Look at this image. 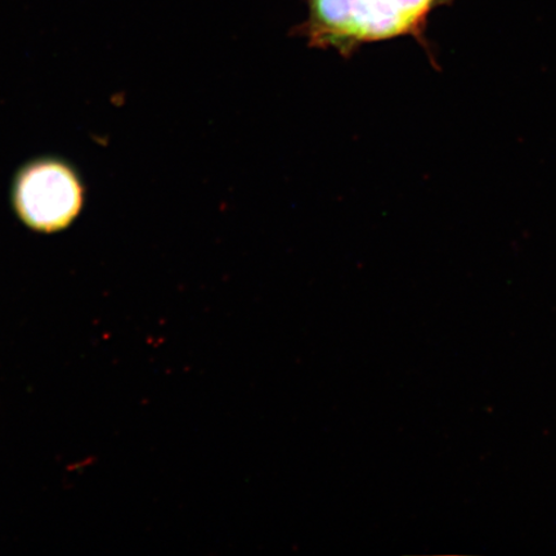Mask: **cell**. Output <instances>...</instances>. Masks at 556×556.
Here are the masks:
<instances>
[{
    "label": "cell",
    "mask_w": 556,
    "mask_h": 556,
    "mask_svg": "<svg viewBox=\"0 0 556 556\" xmlns=\"http://www.w3.org/2000/svg\"><path fill=\"white\" fill-rule=\"evenodd\" d=\"M313 46L350 53L368 41L420 31L434 0H307Z\"/></svg>",
    "instance_id": "1"
},
{
    "label": "cell",
    "mask_w": 556,
    "mask_h": 556,
    "mask_svg": "<svg viewBox=\"0 0 556 556\" xmlns=\"http://www.w3.org/2000/svg\"><path fill=\"white\" fill-rule=\"evenodd\" d=\"M12 204L23 224L34 231L58 232L80 214L85 187L79 174L64 160L37 159L17 173Z\"/></svg>",
    "instance_id": "2"
}]
</instances>
